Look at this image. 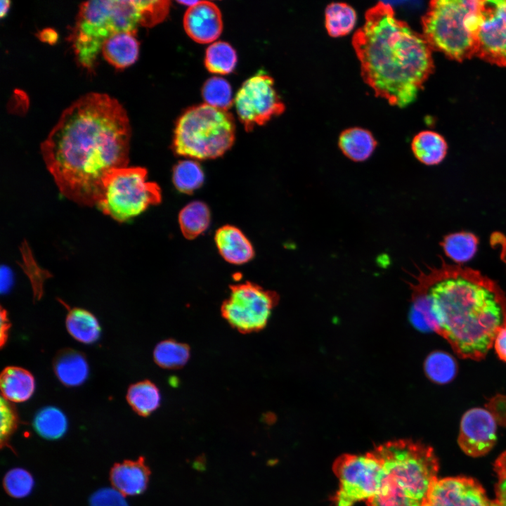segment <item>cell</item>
Segmentation results:
<instances>
[{
  "label": "cell",
  "mask_w": 506,
  "mask_h": 506,
  "mask_svg": "<svg viewBox=\"0 0 506 506\" xmlns=\"http://www.w3.org/2000/svg\"><path fill=\"white\" fill-rule=\"evenodd\" d=\"M130 138L124 107L106 93L91 92L62 112L40 150L60 192L92 207L108 174L127 167Z\"/></svg>",
  "instance_id": "6da1fadb"
},
{
  "label": "cell",
  "mask_w": 506,
  "mask_h": 506,
  "mask_svg": "<svg viewBox=\"0 0 506 506\" xmlns=\"http://www.w3.org/2000/svg\"><path fill=\"white\" fill-rule=\"evenodd\" d=\"M410 283V320L442 337L460 358L480 361L506 327V293L479 271L442 261Z\"/></svg>",
  "instance_id": "7a4b0ae2"
},
{
  "label": "cell",
  "mask_w": 506,
  "mask_h": 506,
  "mask_svg": "<svg viewBox=\"0 0 506 506\" xmlns=\"http://www.w3.org/2000/svg\"><path fill=\"white\" fill-rule=\"evenodd\" d=\"M352 45L364 82L391 105L413 102L433 72L432 49L422 34L398 19L388 3L379 1L366 11Z\"/></svg>",
  "instance_id": "3957f363"
},
{
  "label": "cell",
  "mask_w": 506,
  "mask_h": 506,
  "mask_svg": "<svg viewBox=\"0 0 506 506\" xmlns=\"http://www.w3.org/2000/svg\"><path fill=\"white\" fill-rule=\"evenodd\" d=\"M380 462L384 478L368 506H431L439 462L432 448L409 439L384 443L371 451Z\"/></svg>",
  "instance_id": "277c9868"
},
{
  "label": "cell",
  "mask_w": 506,
  "mask_h": 506,
  "mask_svg": "<svg viewBox=\"0 0 506 506\" xmlns=\"http://www.w3.org/2000/svg\"><path fill=\"white\" fill-rule=\"evenodd\" d=\"M480 0H434L422 18V36L431 48L462 62L476 55Z\"/></svg>",
  "instance_id": "5b68a950"
},
{
  "label": "cell",
  "mask_w": 506,
  "mask_h": 506,
  "mask_svg": "<svg viewBox=\"0 0 506 506\" xmlns=\"http://www.w3.org/2000/svg\"><path fill=\"white\" fill-rule=\"evenodd\" d=\"M138 25L141 15L135 0L83 2L69 37L77 61L92 71L105 41L120 32H136Z\"/></svg>",
  "instance_id": "8992f818"
},
{
  "label": "cell",
  "mask_w": 506,
  "mask_h": 506,
  "mask_svg": "<svg viewBox=\"0 0 506 506\" xmlns=\"http://www.w3.org/2000/svg\"><path fill=\"white\" fill-rule=\"evenodd\" d=\"M235 136L233 115L203 103L187 109L178 119L172 146L180 156L215 159L232 147Z\"/></svg>",
  "instance_id": "52a82bcc"
},
{
  "label": "cell",
  "mask_w": 506,
  "mask_h": 506,
  "mask_svg": "<svg viewBox=\"0 0 506 506\" xmlns=\"http://www.w3.org/2000/svg\"><path fill=\"white\" fill-rule=\"evenodd\" d=\"M145 168L125 167L112 170L103 181L96 206L119 222L128 221L162 200L160 186L147 179Z\"/></svg>",
  "instance_id": "ba28073f"
},
{
  "label": "cell",
  "mask_w": 506,
  "mask_h": 506,
  "mask_svg": "<svg viewBox=\"0 0 506 506\" xmlns=\"http://www.w3.org/2000/svg\"><path fill=\"white\" fill-rule=\"evenodd\" d=\"M230 290L221 306L222 317L242 334L262 330L279 302L278 293L249 281L232 285Z\"/></svg>",
  "instance_id": "9c48e42d"
},
{
  "label": "cell",
  "mask_w": 506,
  "mask_h": 506,
  "mask_svg": "<svg viewBox=\"0 0 506 506\" xmlns=\"http://www.w3.org/2000/svg\"><path fill=\"white\" fill-rule=\"evenodd\" d=\"M332 470L339 483L333 499L335 506H353L368 500L379 491L384 475L380 462L371 451L365 455H342L335 460Z\"/></svg>",
  "instance_id": "30bf717a"
},
{
  "label": "cell",
  "mask_w": 506,
  "mask_h": 506,
  "mask_svg": "<svg viewBox=\"0 0 506 506\" xmlns=\"http://www.w3.org/2000/svg\"><path fill=\"white\" fill-rule=\"evenodd\" d=\"M234 102L238 118L247 131L256 125L266 124L285 108L274 88L273 79L264 72H258L245 80Z\"/></svg>",
  "instance_id": "8fae6325"
},
{
  "label": "cell",
  "mask_w": 506,
  "mask_h": 506,
  "mask_svg": "<svg viewBox=\"0 0 506 506\" xmlns=\"http://www.w3.org/2000/svg\"><path fill=\"white\" fill-rule=\"evenodd\" d=\"M475 56L506 67V0L481 1Z\"/></svg>",
  "instance_id": "7c38bea8"
},
{
  "label": "cell",
  "mask_w": 506,
  "mask_h": 506,
  "mask_svg": "<svg viewBox=\"0 0 506 506\" xmlns=\"http://www.w3.org/2000/svg\"><path fill=\"white\" fill-rule=\"evenodd\" d=\"M497 422L487 408H473L462 415L458 439L462 450L467 455H486L496 441Z\"/></svg>",
  "instance_id": "4fadbf2b"
},
{
  "label": "cell",
  "mask_w": 506,
  "mask_h": 506,
  "mask_svg": "<svg viewBox=\"0 0 506 506\" xmlns=\"http://www.w3.org/2000/svg\"><path fill=\"white\" fill-rule=\"evenodd\" d=\"M430 502L431 506H493L482 486L466 476L438 479Z\"/></svg>",
  "instance_id": "5bb4252c"
},
{
  "label": "cell",
  "mask_w": 506,
  "mask_h": 506,
  "mask_svg": "<svg viewBox=\"0 0 506 506\" xmlns=\"http://www.w3.org/2000/svg\"><path fill=\"white\" fill-rule=\"evenodd\" d=\"M183 26L187 34L195 41L212 42L219 37L223 30L221 11L213 2L198 1L186 11Z\"/></svg>",
  "instance_id": "9a60e30c"
},
{
  "label": "cell",
  "mask_w": 506,
  "mask_h": 506,
  "mask_svg": "<svg viewBox=\"0 0 506 506\" xmlns=\"http://www.w3.org/2000/svg\"><path fill=\"white\" fill-rule=\"evenodd\" d=\"M150 470L143 457L115 463L110 472L113 487L124 495H137L147 488Z\"/></svg>",
  "instance_id": "2e32d148"
},
{
  "label": "cell",
  "mask_w": 506,
  "mask_h": 506,
  "mask_svg": "<svg viewBox=\"0 0 506 506\" xmlns=\"http://www.w3.org/2000/svg\"><path fill=\"white\" fill-rule=\"evenodd\" d=\"M214 240L220 254L230 264H243L249 261L254 256L251 242L235 226H221L216 231Z\"/></svg>",
  "instance_id": "e0dca14e"
},
{
  "label": "cell",
  "mask_w": 506,
  "mask_h": 506,
  "mask_svg": "<svg viewBox=\"0 0 506 506\" xmlns=\"http://www.w3.org/2000/svg\"><path fill=\"white\" fill-rule=\"evenodd\" d=\"M53 368L58 379L67 387L83 384L89 375L84 355L72 349L60 350L53 358Z\"/></svg>",
  "instance_id": "ac0fdd59"
},
{
  "label": "cell",
  "mask_w": 506,
  "mask_h": 506,
  "mask_svg": "<svg viewBox=\"0 0 506 506\" xmlns=\"http://www.w3.org/2000/svg\"><path fill=\"white\" fill-rule=\"evenodd\" d=\"M136 34L132 32H120L105 41L101 49L105 60L117 69L125 68L134 63L139 52Z\"/></svg>",
  "instance_id": "d6986e66"
},
{
  "label": "cell",
  "mask_w": 506,
  "mask_h": 506,
  "mask_svg": "<svg viewBox=\"0 0 506 506\" xmlns=\"http://www.w3.org/2000/svg\"><path fill=\"white\" fill-rule=\"evenodd\" d=\"M1 396L11 402L28 400L35 389V380L30 371L15 366L5 368L0 376Z\"/></svg>",
  "instance_id": "ffe728a7"
},
{
  "label": "cell",
  "mask_w": 506,
  "mask_h": 506,
  "mask_svg": "<svg viewBox=\"0 0 506 506\" xmlns=\"http://www.w3.org/2000/svg\"><path fill=\"white\" fill-rule=\"evenodd\" d=\"M338 144L343 154L354 162L368 160L377 146L372 134L369 131L358 127L343 131L339 136Z\"/></svg>",
  "instance_id": "44dd1931"
},
{
  "label": "cell",
  "mask_w": 506,
  "mask_h": 506,
  "mask_svg": "<svg viewBox=\"0 0 506 506\" xmlns=\"http://www.w3.org/2000/svg\"><path fill=\"white\" fill-rule=\"evenodd\" d=\"M411 149L420 162L426 165H435L445 158L448 145L439 134L432 131H422L413 138Z\"/></svg>",
  "instance_id": "7402d4cb"
},
{
  "label": "cell",
  "mask_w": 506,
  "mask_h": 506,
  "mask_svg": "<svg viewBox=\"0 0 506 506\" xmlns=\"http://www.w3.org/2000/svg\"><path fill=\"white\" fill-rule=\"evenodd\" d=\"M65 324L70 335L82 343L92 344L100 337V327L97 318L86 309L73 308L69 310Z\"/></svg>",
  "instance_id": "603a6c76"
},
{
  "label": "cell",
  "mask_w": 506,
  "mask_h": 506,
  "mask_svg": "<svg viewBox=\"0 0 506 506\" xmlns=\"http://www.w3.org/2000/svg\"><path fill=\"white\" fill-rule=\"evenodd\" d=\"M126 401L138 415L146 417L160 406L161 396L158 387L145 379L130 385Z\"/></svg>",
  "instance_id": "cb8c5ba5"
},
{
  "label": "cell",
  "mask_w": 506,
  "mask_h": 506,
  "mask_svg": "<svg viewBox=\"0 0 506 506\" xmlns=\"http://www.w3.org/2000/svg\"><path fill=\"white\" fill-rule=\"evenodd\" d=\"M179 223L183 236L188 240H193L209 227V209L202 202H191L180 211Z\"/></svg>",
  "instance_id": "d4e9b609"
},
{
  "label": "cell",
  "mask_w": 506,
  "mask_h": 506,
  "mask_svg": "<svg viewBox=\"0 0 506 506\" xmlns=\"http://www.w3.org/2000/svg\"><path fill=\"white\" fill-rule=\"evenodd\" d=\"M33 427L42 438L56 440L61 438L67 432V420L58 408L46 406L35 415Z\"/></svg>",
  "instance_id": "484cf974"
},
{
  "label": "cell",
  "mask_w": 506,
  "mask_h": 506,
  "mask_svg": "<svg viewBox=\"0 0 506 506\" xmlns=\"http://www.w3.org/2000/svg\"><path fill=\"white\" fill-rule=\"evenodd\" d=\"M478 238L472 233L462 231L446 235L441 242L445 254L457 264L469 261L476 254Z\"/></svg>",
  "instance_id": "4316f807"
},
{
  "label": "cell",
  "mask_w": 506,
  "mask_h": 506,
  "mask_svg": "<svg viewBox=\"0 0 506 506\" xmlns=\"http://www.w3.org/2000/svg\"><path fill=\"white\" fill-rule=\"evenodd\" d=\"M354 9L344 3H332L325 12V22L327 33L332 37L348 34L356 22Z\"/></svg>",
  "instance_id": "83f0119b"
},
{
  "label": "cell",
  "mask_w": 506,
  "mask_h": 506,
  "mask_svg": "<svg viewBox=\"0 0 506 506\" xmlns=\"http://www.w3.org/2000/svg\"><path fill=\"white\" fill-rule=\"evenodd\" d=\"M190 356V348L185 343L172 339L159 342L153 351L157 365L165 369H179L184 366Z\"/></svg>",
  "instance_id": "f1b7e54d"
},
{
  "label": "cell",
  "mask_w": 506,
  "mask_h": 506,
  "mask_svg": "<svg viewBox=\"0 0 506 506\" xmlns=\"http://www.w3.org/2000/svg\"><path fill=\"white\" fill-rule=\"evenodd\" d=\"M238 60L235 50L225 41H216L206 50L205 65L212 73L228 74L233 71Z\"/></svg>",
  "instance_id": "f546056e"
},
{
  "label": "cell",
  "mask_w": 506,
  "mask_h": 506,
  "mask_svg": "<svg viewBox=\"0 0 506 506\" xmlns=\"http://www.w3.org/2000/svg\"><path fill=\"white\" fill-rule=\"evenodd\" d=\"M427 377L437 384L450 382L456 376L458 364L449 353L435 351L427 357L424 364Z\"/></svg>",
  "instance_id": "4dcf8cb0"
},
{
  "label": "cell",
  "mask_w": 506,
  "mask_h": 506,
  "mask_svg": "<svg viewBox=\"0 0 506 506\" xmlns=\"http://www.w3.org/2000/svg\"><path fill=\"white\" fill-rule=\"evenodd\" d=\"M172 179L179 191L190 194L203 184L205 175L197 162L185 160L174 166Z\"/></svg>",
  "instance_id": "1f68e13d"
},
{
  "label": "cell",
  "mask_w": 506,
  "mask_h": 506,
  "mask_svg": "<svg viewBox=\"0 0 506 506\" xmlns=\"http://www.w3.org/2000/svg\"><path fill=\"white\" fill-rule=\"evenodd\" d=\"M202 94L206 104L221 110H228L233 103L231 86L222 77L208 79L202 86Z\"/></svg>",
  "instance_id": "d6a6232c"
},
{
  "label": "cell",
  "mask_w": 506,
  "mask_h": 506,
  "mask_svg": "<svg viewBox=\"0 0 506 506\" xmlns=\"http://www.w3.org/2000/svg\"><path fill=\"white\" fill-rule=\"evenodd\" d=\"M34 484V481L31 474L19 467L9 470L3 480L6 492L15 498H22L30 495Z\"/></svg>",
  "instance_id": "836d02e7"
},
{
  "label": "cell",
  "mask_w": 506,
  "mask_h": 506,
  "mask_svg": "<svg viewBox=\"0 0 506 506\" xmlns=\"http://www.w3.org/2000/svg\"><path fill=\"white\" fill-rule=\"evenodd\" d=\"M141 15V25L153 27L161 22L168 15L169 1H136Z\"/></svg>",
  "instance_id": "e575fe53"
},
{
  "label": "cell",
  "mask_w": 506,
  "mask_h": 506,
  "mask_svg": "<svg viewBox=\"0 0 506 506\" xmlns=\"http://www.w3.org/2000/svg\"><path fill=\"white\" fill-rule=\"evenodd\" d=\"M0 413V439L1 447L3 448L8 444L11 435L18 427L19 420L15 406L3 396L1 397Z\"/></svg>",
  "instance_id": "d590c367"
},
{
  "label": "cell",
  "mask_w": 506,
  "mask_h": 506,
  "mask_svg": "<svg viewBox=\"0 0 506 506\" xmlns=\"http://www.w3.org/2000/svg\"><path fill=\"white\" fill-rule=\"evenodd\" d=\"M90 506H129L124 495L115 488H103L90 497Z\"/></svg>",
  "instance_id": "8d00e7d4"
},
{
  "label": "cell",
  "mask_w": 506,
  "mask_h": 506,
  "mask_svg": "<svg viewBox=\"0 0 506 506\" xmlns=\"http://www.w3.org/2000/svg\"><path fill=\"white\" fill-rule=\"evenodd\" d=\"M494 469L497 475L493 506H506V450L496 459Z\"/></svg>",
  "instance_id": "74e56055"
},
{
  "label": "cell",
  "mask_w": 506,
  "mask_h": 506,
  "mask_svg": "<svg viewBox=\"0 0 506 506\" xmlns=\"http://www.w3.org/2000/svg\"><path fill=\"white\" fill-rule=\"evenodd\" d=\"M498 424L506 427V396L497 395L491 398L486 406Z\"/></svg>",
  "instance_id": "f35d334b"
},
{
  "label": "cell",
  "mask_w": 506,
  "mask_h": 506,
  "mask_svg": "<svg viewBox=\"0 0 506 506\" xmlns=\"http://www.w3.org/2000/svg\"><path fill=\"white\" fill-rule=\"evenodd\" d=\"M493 347L499 359L506 363V327L498 332Z\"/></svg>",
  "instance_id": "ab89813d"
},
{
  "label": "cell",
  "mask_w": 506,
  "mask_h": 506,
  "mask_svg": "<svg viewBox=\"0 0 506 506\" xmlns=\"http://www.w3.org/2000/svg\"><path fill=\"white\" fill-rule=\"evenodd\" d=\"M0 325H1V334H0V344L1 348H3L6 344L8 338V332L11 327V323L8 317L7 311L3 307L1 308L0 312Z\"/></svg>",
  "instance_id": "60d3db41"
},
{
  "label": "cell",
  "mask_w": 506,
  "mask_h": 506,
  "mask_svg": "<svg viewBox=\"0 0 506 506\" xmlns=\"http://www.w3.org/2000/svg\"><path fill=\"white\" fill-rule=\"evenodd\" d=\"M58 34L55 30L51 28H46L39 33V39L48 44H53L56 41Z\"/></svg>",
  "instance_id": "b9f144b4"
},
{
  "label": "cell",
  "mask_w": 506,
  "mask_h": 506,
  "mask_svg": "<svg viewBox=\"0 0 506 506\" xmlns=\"http://www.w3.org/2000/svg\"><path fill=\"white\" fill-rule=\"evenodd\" d=\"M10 1H1V11H0V15L1 18H3L6 14L7 13L9 7H10Z\"/></svg>",
  "instance_id": "7bdbcfd3"
},
{
  "label": "cell",
  "mask_w": 506,
  "mask_h": 506,
  "mask_svg": "<svg viewBox=\"0 0 506 506\" xmlns=\"http://www.w3.org/2000/svg\"><path fill=\"white\" fill-rule=\"evenodd\" d=\"M179 4L188 6L189 7L193 6L198 2V1H178Z\"/></svg>",
  "instance_id": "ee69618b"
}]
</instances>
